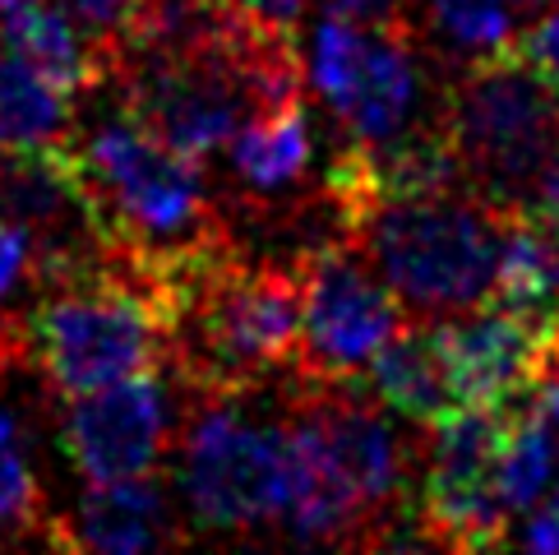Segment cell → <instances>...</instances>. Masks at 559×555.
Masks as SVG:
<instances>
[{"mask_svg": "<svg viewBox=\"0 0 559 555\" xmlns=\"http://www.w3.org/2000/svg\"><path fill=\"white\" fill-rule=\"evenodd\" d=\"M70 149L103 246L153 283L227 241L199 157L176 153L126 107L88 134H70Z\"/></svg>", "mask_w": 559, "mask_h": 555, "instance_id": "obj_1", "label": "cell"}, {"mask_svg": "<svg viewBox=\"0 0 559 555\" xmlns=\"http://www.w3.org/2000/svg\"><path fill=\"white\" fill-rule=\"evenodd\" d=\"M24 356L56 399H84L171 356V302L144 269L107 255L103 264L56 278L19 315Z\"/></svg>", "mask_w": 559, "mask_h": 555, "instance_id": "obj_2", "label": "cell"}, {"mask_svg": "<svg viewBox=\"0 0 559 555\" xmlns=\"http://www.w3.org/2000/svg\"><path fill=\"white\" fill-rule=\"evenodd\" d=\"M504 209L457 190L430 200H384L337 232L416 320H449L490 302Z\"/></svg>", "mask_w": 559, "mask_h": 555, "instance_id": "obj_3", "label": "cell"}, {"mask_svg": "<svg viewBox=\"0 0 559 555\" xmlns=\"http://www.w3.org/2000/svg\"><path fill=\"white\" fill-rule=\"evenodd\" d=\"M449 144L467 190L490 209H532L559 149V88L513 47L467 61L444 93Z\"/></svg>", "mask_w": 559, "mask_h": 555, "instance_id": "obj_4", "label": "cell"}, {"mask_svg": "<svg viewBox=\"0 0 559 555\" xmlns=\"http://www.w3.org/2000/svg\"><path fill=\"white\" fill-rule=\"evenodd\" d=\"M181 426V500L199 532L241 538L277 523L287 426L254 422L241 393H194Z\"/></svg>", "mask_w": 559, "mask_h": 555, "instance_id": "obj_5", "label": "cell"}, {"mask_svg": "<svg viewBox=\"0 0 559 555\" xmlns=\"http://www.w3.org/2000/svg\"><path fill=\"white\" fill-rule=\"evenodd\" d=\"M126 79V111L144 121L157 139H167L186 157H213L231 134L250 121L254 93L241 61V28H227L181 51L130 56L116 66ZM111 70V74H116Z\"/></svg>", "mask_w": 559, "mask_h": 555, "instance_id": "obj_6", "label": "cell"}, {"mask_svg": "<svg viewBox=\"0 0 559 555\" xmlns=\"http://www.w3.org/2000/svg\"><path fill=\"white\" fill-rule=\"evenodd\" d=\"M301 278V370L296 385H347L403 329V302L347 236L296 255Z\"/></svg>", "mask_w": 559, "mask_h": 555, "instance_id": "obj_7", "label": "cell"}, {"mask_svg": "<svg viewBox=\"0 0 559 555\" xmlns=\"http://www.w3.org/2000/svg\"><path fill=\"white\" fill-rule=\"evenodd\" d=\"M306 79L352 134V144H384L412 130L426 93L407 24H352L337 14H329L310 37Z\"/></svg>", "mask_w": 559, "mask_h": 555, "instance_id": "obj_8", "label": "cell"}, {"mask_svg": "<svg viewBox=\"0 0 559 555\" xmlns=\"http://www.w3.org/2000/svg\"><path fill=\"white\" fill-rule=\"evenodd\" d=\"M513 408H457L430 426L416 528L426 546L490 551L509 542V505L499 491V449Z\"/></svg>", "mask_w": 559, "mask_h": 555, "instance_id": "obj_9", "label": "cell"}, {"mask_svg": "<svg viewBox=\"0 0 559 555\" xmlns=\"http://www.w3.org/2000/svg\"><path fill=\"white\" fill-rule=\"evenodd\" d=\"M61 445L88 486L148 477L171 449V399L157 370L130 375L84 399H70Z\"/></svg>", "mask_w": 559, "mask_h": 555, "instance_id": "obj_10", "label": "cell"}, {"mask_svg": "<svg viewBox=\"0 0 559 555\" xmlns=\"http://www.w3.org/2000/svg\"><path fill=\"white\" fill-rule=\"evenodd\" d=\"M435 333L463 408H518L546 380L555 324L536 320V315L486 302L449 315V320H435Z\"/></svg>", "mask_w": 559, "mask_h": 555, "instance_id": "obj_11", "label": "cell"}, {"mask_svg": "<svg viewBox=\"0 0 559 555\" xmlns=\"http://www.w3.org/2000/svg\"><path fill=\"white\" fill-rule=\"evenodd\" d=\"M181 538L186 532L176 523L167 491L153 472L148 477H130V482L88 486V495L74 505V513L47 519V542L74 546V551H153V546H171Z\"/></svg>", "mask_w": 559, "mask_h": 555, "instance_id": "obj_12", "label": "cell"}, {"mask_svg": "<svg viewBox=\"0 0 559 555\" xmlns=\"http://www.w3.org/2000/svg\"><path fill=\"white\" fill-rule=\"evenodd\" d=\"M370 393L379 408H389L393 416L416 422L426 430L463 408L453 370L444 362V347H439L435 320L403 324L384 343V352L370 362Z\"/></svg>", "mask_w": 559, "mask_h": 555, "instance_id": "obj_13", "label": "cell"}, {"mask_svg": "<svg viewBox=\"0 0 559 555\" xmlns=\"http://www.w3.org/2000/svg\"><path fill=\"white\" fill-rule=\"evenodd\" d=\"M0 33L33 70H43L70 97L97 88L116 70L111 56L74 24L61 0H0Z\"/></svg>", "mask_w": 559, "mask_h": 555, "instance_id": "obj_14", "label": "cell"}, {"mask_svg": "<svg viewBox=\"0 0 559 555\" xmlns=\"http://www.w3.org/2000/svg\"><path fill=\"white\" fill-rule=\"evenodd\" d=\"M314 139L306 97L250 111V121L231 134V176L250 194H287L310 172Z\"/></svg>", "mask_w": 559, "mask_h": 555, "instance_id": "obj_15", "label": "cell"}, {"mask_svg": "<svg viewBox=\"0 0 559 555\" xmlns=\"http://www.w3.org/2000/svg\"><path fill=\"white\" fill-rule=\"evenodd\" d=\"M74 103L10 43L0 47V157L66 144L74 134Z\"/></svg>", "mask_w": 559, "mask_h": 555, "instance_id": "obj_16", "label": "cell"}, {"mask_svg": "<svg viewBox=\"0 0 559 555\" xmlns=\"http://www.w3.org/2000/svg\"><path fill=\"white\" fill-rule=\"evenodd\" d=\"M536 5L542 0H426V19L453 56L481 61L518 43V24Z\"/></svg>", "mask_w": 559, "mask_h": 555, "instance_id": "obj_17", "label": "cell"}, {"mask_svg": "<svg viewBox=\"0 0 559 555\" xmlns=\"http://www.w3.org/2000/svg\"><path fill=\"white\" fill-rule=\"evenodd\" d=\"M37 532L47 538L43 486H37L28 459V435L10 408H0V546L37 538Z\"/></svg>", "mask_w": 559, "mask_h": 555, "instance_id": "obj_18", "label": "cell"}, {"mask_svg": "<svg viewBox=\"0 0 559 555\" xmlns=\"http://www.w3.org/2000/svg\"><path fill=\"white\" fill-rule=\"evenodd\" d=\"M555 477H559V459L550 453L546 435L536 430V422L523 412V403H518L509 416L504 449H499V491H504V505H509L513 519H523V513L555 486Z\"/></svg>", "mask_w": 559, "mask_h": 555, "instance_id": "obj_19", "label": "cell"}, {"mask_svg": "<svg viewBox=\"0 0 559 555\" xmlns=\"http://www.w3.org/2000/svg\"><path fill=\"white\" fill-rule=\"evenodd\" d=\"M37 283H43V250H37L33 232L0 213V320H19L10 315L14 296L28 287L37 292Z\"/></svg>", "mask_w": 559, "mask_h": 555, "instance_id": "obj_20", "label": "cell"}, {"mask_svg": "<svg viewBox=\"0 0 559 555\" xmlns=\"http://www.w3.org/2000/svg\"><path fill=\"white\" fill-rule=\"evenodd\" d=\"M236 28L259 37H296V24L306 14V0H217Z\"/></svg>", "mask_w": 559, "mask_h": 555, "instance_id": "obj_21", "label": "cell"}, {"mask_svg": "<svg viewBox=\"0 0 559 555\" xmlns=\"http://www.w3.org/2000/svg\"><path fill=\"white\" fill-rule=\"evenodd\" d=\"M61 5L70 10L74 24L84 28L93 43L111 56V66H116V47H121V33H126L139 0H61Z\"/></svg>", "mask_w": 559, "mask_h": 555, "instance_id": "obj_22", "label": "cell"}, {"mask_svg": "<svg viewBox=\"0 0 559 555\" xmlns=\"http://www.w3.org/2000/svg\"><path fill=\"white\" fill-rule=\"evenodd\" d=\"M513 51L523 56V61H532L536 70H542L550 84L559 88V10L546 14V19H536V24L527 33H518V43Z\"/></svg>", "mask_w": 559, "mask_h": 555, "instance_id": "obj_23", "label": "cell"}, {"mask_svg": "<svg viewBox=\"0 0 559 555\" xmlns=\"http://www.w3.org/2000/svg\"><path fill=\"white\" fill-rule=\"evenodd\" d=\"M518 542H523L527 551H559V486H550L542 500L523 513Z\"/></svg>", "mask_w": 559, "mask_h": 555, "instance_id": "obj_24", "label": "cell"}, {"mask_svg": "<svg viewBox=\"0 0 559 555\" xmlns=\"http://www.w3.org/2000/svg\"><path fill=\"white\" fill-rule=\"evenodd\" d=\"M329 14L352 19V24H407L412 0H324Z\"/></svg>", "mask_w": 559, "mask_h": 555, "instance_id": "obj_25", "label": "cell"}, {"mask_svg": "<svg viewBox=\"0 0 559 555\" xmlns=\"http://www.w3.org/2000/svg\"><path fill=\"white\" fill-rule=\"evenodd\" d=\"M523 412L536 422V430L546 435L550 453L559 459V380H542V385H536L527 399H523Z\"/></svg>", "mask_w": 559, "mask_h": 555, "instance_id": "obj_26", "label": "cell"}, {"mask_svg": "<svg viewBox=\"0 0 559 555\" xmlns=\"http://www.w3.org/2000/svg\"><path fill=\"white\" fill-rule=\"evenodd\" d=\"M532 209H546V213L559 217V149H555V157H550V167H546V176H542V186H536Z\"/></svg>", "mask_w": 559, "mask_h": 555, "instance_id": "obj_27", "label": "cell"}, {"mask_svg": "<svg viewBox=\"0 0 559 555\" xmlns=\"http://www.w3.org/2000/svg\"><path fill=\"white\" fill-rule=\"evenodd\" d=\"M546 380H559V324L550 333V356H546Z\"/></svg>", "mask_w": 559, "mask_h": 555, "instance_id": "obj_28", "label": "cell"}, {"mask_svg": "<svg viewBox=\"0 0 559 555\" xmlns=\"http://www.w3.org/2000/svg\"><path fill=\"white\" fill-rule=\"evenodd\" d=\"M139 5H148V0H139Z\"/></svg>", "mask_w": 559, "mask_h": 555, "instance_id": "obj_29", "label": "cell"}]
</instances>
